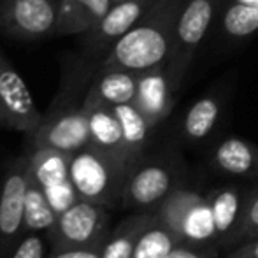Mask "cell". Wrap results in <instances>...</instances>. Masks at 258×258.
Segmentation results:
<instances>
[{
    "mask_svg": "<svg viewBox=\"0 0 258 258\" xmlns=\"http://www.w3.org/2000/svg\"><path fill=\"white\" fill-rule=\"evenodd\" d=\"M183 2L184 0H158L139 23L109 49L100 65L134 72L167 65Z\"/></svg>",
    "mask_w": 258,
    "mask_h": 258,
    "instance_id": "6da1fadb",
    "label": "cell"
},
{
    "mask_svg": "<svg viewBox=\"0 0 258 258\" xmlns=\"http://www.w3.org/2000/svg\"><path fill=\"white\" fill-rule=\"evenodd\" d=\"M183 162L174 153L144 155L128 170L119 207L136 211H156L174 190L183 186Z\"/></svg>",
    "mask_w": 258,
    "mask_h": 258,
    "instance_id": "7a4b0ae2",
    "label": "cell"
},
{
    "mask_svg": "<svg viewBox=\"0 0 258 258\" xmlns=\"http://www.w3.org/2000/svg\"><path fill=\"white\" fill-rule=\"evenodd\" d=\"M128 170L123 162L92 144L72 153L69 160V174L78 197L105 207H119Z\"/></svg>",
    "mask_w": 258,
    "mask_h": 258,
    "instance_id": "3957f363",
    "label": "cell"
},
{
    "mask_svg": "<svg viewBox=\"0 0 258 258\" xmlns=\"http://www.w3.org/2000/svg\"><path fill=\"white\" fill-rule=\"evenodd\" d=\"M155 214L179 237V241L213 246H218L220 242L214 211L207 194L204 195L183 184L174 190V194L155 211Z\"/></svg>",
    "mask_w": 258,
    "mask_h": 258,
    "instance_id": "277c9868",
    "label": "cell"
},
{
    "mask_svg": "<svg viewBox=\"0 0 258 258\" xmlns=\"http://www.w3.org/2000/svg\"><path fill=\"white\" fill-rule=\"evenodd\" d=\"M221 0H184L177 16L172 51L167 61V74L174 92H179L183 79L194 61L195 51L209 32Z\"/></svg>",
    "mask_w": 258,
    "mask_h": 258,
    "instance_id": "5b68a950",
    "label": "cell"
},
{
    "mask_svg": "<svg viewBox=\"0 0 258 258\" xmlns=\"http://www.w3.org/2000/svg\"><path fill=\"white\" fill-rule=\"evenodd\" d=\"M109 207L78 199L58 214L48 232L51 248H93L104 244L109 235Z\"/></svg>",
    "mask_w": 258,
    "mask_h": 258,
    "instance_id": "8992f818",
    "label": "cell"
},
{
    "mask_svg": "<svg viewBox=\"0 0 258 258\" xmlns=\"http://www.w3.org/2000/svg\"><path fill=\"white\" fill-rule=\"evenodd\" d=\"M28 184L30 158L25 151L7 163L0 183V258H9L25 234V201Z\"/></svg>",
    "mask_w": 258,
    "mask_h": 258,
    "instance_id": "52a82bcc",
    "label": "cell"
},
{
    "mask_svg": "<svg viewBox=\"0 0 258 258\" xmlns=\"http://www.w3.org/2000/svg\"><path fill=\"white\" fill-rule=\"evenodd\" d=\"M60 0H0V32L16 41L54 35Z\"/></svg>",
    "mask_w": 258,
    "mask_h": 258,
    "instance_id": "ba28073f",
    "label": "cell"
},
{
    "mask_svg": "<svg viewBox=\"0 0 258 258\" xmlns=\"http://www.w3.org/2000/svg\"><path fill=\"white\" fill-rule=\"evenodd\" d=\"M25 151L30 158L32 179L42 188L54 211L60 214L74 204L79 197L69 174L71 155L51 148H27Z\"/></svg>",
    "mask_w": 258,
    "mask_h": 258,
    "instance_id": "9c48e42d",
    "label": "cell"
},
{
    "mask_svg": "<svg viewBox=\"0 0 258 258\" xmlns=\"http://www.w3.org/2000/svg\"><path fill=\"white\" fill-rule=\"evenodd\" d=\"M158 0H125L112 4L107 14L92 28L81 35L83 53L102 60L109 49L132 30L139 20L155 6Z\"/></svg>",
    "mask_w": 258,
    "mask_h": 258,
    "instance_id": "30bf717a",
    "label": "cell"
},
{
    "mask_svg": "<svg viewBox=\"0 0 258 258\" xmlns=\"http://www.w3.org/2000/svg\"><path fill=\"white\" fill-rule=\"evenodd\" d=\"M0 107L11 130L32 134L42 121V112L34 102L25 79L0 51Z\"/></svg>",
    "mask_w": 258,
    "mask_h": 258,
    "instance_id": "8fae6325",
    "label": "cell"
},
{
    "mask_svg": "<svg viewBox=\"0 0 258 258\" xmlns=\"http://www.w3.org/2000/svg\"><path fill=\"white\" fill-rule=\"evenodd\" d=\"M90 144L88 109L78 114L49 116L42 112V121L27 136V148H51L72 155Z\"/></svg>",
    "mask_w": 258,
    "mask_h": 258,
    "instance_id": "7c38bea8",
    "label": "cell"
},
{
    "mask_svg": "<svg viewBox=\"0 0 258 258\" xmlns=\"http://www.w3.org/2000/svg\"><path fill=\"white\" fill-rule=\"evenodd\" d=\"M174 100H176V92L170 85L167 65H158L139 72L134 104L155 128L170 114Z\"/></svg>",
    "mask_w": 258,
    "mask_h": 258,
    "instance_id": "4fadbf2b",
    "label": "cell"
},
{
    "mask_svg": "<svg viewBox=\"0 0 258 258\" xmlns=\"http://www.w3.org/2000/svg\"><path fill=\"white\" fill-rule=\"evenodd\" d=\"M209 165L223 176L258 181V144L235 136L225 137L211 150Z\"/></svg>",
    "mask_w": 258,
    "mask_h": 258,
    "instance_id": "5bb4252c",
    "label": "cell"
},
{
    "mask_svg": "<svg viewBox=\"0 0 258 258\" xmlns=\"http://www.w3.org/2000/svg\"><path fill=\"white\" fill-rule=\"evenodd\" d=\"M137 81H139V72L99 65L90 83L85 105L92 107V105H118L134 102Z\"/></svg>",
    "mask_w": 258,
    "mask_h": 258,
    "instance_id": "9a60e30c",
    "label": "cell"
},
{
    "mask_svg": "<svg viewBox=\"0 0 258 258\" xmlns=\"http://www.w3.org/2000/svg\"><path fill=\"white\" fill-rule=\"evenodd\" d=\"M86 109H88L90 123V144L118 158L128 169H132V163L126 155L125 141H123L121 125H119V119L112 105H92Z\"/></svg>",
    "mask_w": 258,
    "mask_h": 258,
    "instance_id": "2e32d148",
    "label": "cell"
},
{
    "mask_svg": "<svg viewBox=\"0 0 258 258\" xmlns=\"http://www.w3.org/2000/svg\"><path fill=\"white\" fill-rule=\"evenodd\" d=\"M111 0H60L54 35H83L111 9Z\"/></svg>",
    "mask_w": 258,
    "mask_h": 258,
    "instance_id": "e0dca14e",
    "label": "cell"
},
{
    "mask_svg": "<svg viewBox=\"0 0 258 258\" xmlns=\"http://www.w3.org/2000/svg\"><path fill=\"white\" fill-rule=\"evenodd\" d=\"M155 211H136L109 232L102 246V258H132L141 234L153 221Z\"/></svg>",
    "mask_w": 258,
    "mask_h": 258,
    "instance_id": "ac0fdd59",
    "label": "cell"
},
{
    "mask_svg": "<svg viewBox=\"0 0 258 258\" xmlns=\"http://www.w3.org/2000/svg\"><path fill=\"white\" fill-rule=\"evenodd\" d=\"M116 116L119 119V125L123 130V141H125L126 155L132 163V167L146 155V148L150 144L151 132L155 126L148 121V118L137 109L134 102L112 105Z\"/></svg>",
    "mask_w": 258,
    "mask_h": 258,
    "instance_id": "d6986e66",
    "label": "cell"
},
{
    "mask_svg": "<svg viewBox=\"0 0 258 258\" xmlns=\"http://www.w3.org/2000/svg\"><path fill=\"white\" fill-rule=\"evenodd\" d=\"M246 194H248V188L235 186V184L214 188V190H211L207 194L214 211L218 237H220L218 246L220 248H223L225 241L230 237V234L237 227L239 218H241L242 213V206H244L246 201Z\"/></svg>",
    "mask_w": 258,
    "mask_h": 258,
    "instance_id": "ffe728a7",
    "label": "cell"
},
{
    "mask_svg": "<svg viewBox=\"0 0 258 258\" xmlns=\"http://www.w3.org/2000/svg\"><path fill=\"white\" fill-rule=\"evenodd\" d=\"M221 114V102L214 93L204 95L188 109L181 123L183 137L190 143H201L207 139L216 126Z\"/></svg>",
    "mask_w": 258,
    "mask_h": 258,
    "instance_id": "44dd1931",
    "label": "cell"
},
{
    "mask_svg": "<svg viewBox=\"0 0 258 258\" xmlns=\"http://www.w3.org/2000/svg\"><path fill=\"white\" fill-rule=\"evenodd\" d=\"M56 218L58 213L54 211L49 199L30 176L27 201H25V232H44L48 235Z\"/></svg>",
    "mask_w": 258,
    "mask_h": 258,
    "instance_id": "7402d4cb",
    "label": "cell"
},
{
    "mask_svg": "<svg viewBox=\"0 0 258 258\" xmlns=\"http://www.w3.org/2000/svg\"><path fill=\"white\" fill-rule=\"evenodd\" d=\"M177 242H181L179 237L155 214L153 221L141 234L132 258H165Z\"/></svg>",
    "mask_w": 258,
    "mask_h": 258,
    "instance_id": "603a6c76",
    "label": "cell"
},
{
    "mask_svg": "<svg viewBox=\"0 0 258 258\" xmlns=\"http://www.w3.org/2000/svg\"><path fill=\"white\" fill-rule=\"evenodd\" d=\"M223 30L232 37H248L258 30V6L253 2H237L228 6L223 14Z\"/></svg>",
    "mask_w": 258,
    "mask_h": 258,
    "instance_id": "cb8c5ba5",
    "label": "cell"
},
{
    "mask_svg": "<svg viewBox=\"0 0 258 258\" xmlns=\"http://www.w3.org/2000/svg\"><path fill=\"white\" fill-rule=\"evenodd\" d=\"M255 237H258V186L248 188L239 223L230 234V237L225 241L223 248H234V246Z\"/></svg>",
    "mask_w": 258,
    "mask_h": 258,
    "instance_id": "d4e9b609",
    "label": "cell"
},
{
    "mask_svg": "<svg viewBox=\"0 0 258 258\" xmlns=\"http://www.w3.org/2000/svg\"><path fill=\"white\" fill-rule=\"evenodd\" d=\"M44 232H25L9 258H46Z\"/></svg>",
    "mask_w": 258,
    "mask_h": 258,
    "instance_id": "484cf974",
    "label": "cell"
},
{
    "mask_svg": "<svg viewBox=\"0 0 258 258\" xmlns=\"http://www.w3.org/2000/svg\"><path fill=\"white\" fill-rule=\"evenodd\" d=\"M220 248L213 244H191V242H177L165 258H218Z\"/></svg>",
    "mask_w": 258,
    "mask_h": 258,
    "instance_id": "4316f807",
    "label": "cell"
},
{
    "mask_svg": "<svg viewBox=\"0 0 258 258\" xmlns=\"http://www.w3.org/2000/svg\"><path fill=\"white\" fill-rule=\"evenodd\" d=\"M102 246L93 248H51L46 258H102Z\"/></svg>",
    "mask_w": 258,
    "mask_h": 258,
    "instance_id": "83f0119b",
    "label": "cell"
},
{
    "mask_svg": "<svg viewBox=\"0 0 258 258\" xmlns=\"http://www.w3.org/2000/svg\"><path fill=\"white\" fill-rule=\"evenodd\" d=\"M225 258H258V237L234 246Z\"/></svg>",
    "mask_w": 258,
    "mask_h": 258,
    "instance_id": "f1b7e54d",
    "label": "cell"
},
{
    "mask_svg": "<svg viewBox=\"0 0 258 258\" xmlns=\"http://www.w3.org/2000/svg\"><path fill=\"white\" fill-rule=\"evenodd\" d=\"M0 128H9V123H7V118L4 114L2 107H0Z\"/></svg>",
    "mask_w": 258,
    "mask_h": 258,
    "instance_id": "f546056e",
    "label": "cell"
},
{
    "mask_svg": "<svg viewBox=\"0 0 258 258\" xmlns=\"http://www.w3.org/2000/svg\"><path fill=\"white\" fill-rule=\"evenodd\" d=\"M112 4H118V2H125V0H111Z\"/></svg>",
    "mask_w": 258,
    "mask_h": 258,
    "instance_id": "4dcf8cb0",
    "label": "cell"
}]
</instances>
